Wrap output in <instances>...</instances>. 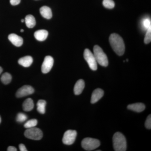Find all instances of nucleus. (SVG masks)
I'll use <instances>...</instances> for the list:
<instances>
[{"label":"nucleus","mask_w":151,"mask_h":151,"mask_svg":"<svg viewBox=\"0 0 151 151\" xmlns=\"http://www.w3.org/2000/svg\"><path fill=\"white\" fill-rule=\"evenodd\" d=\"M109 42L112 48L116 54L120 56L123 55L125 50V44L122 38L117 34L110 35Z\"/></svg>","instance_id":"1"},{"label":"nucleus","mask_w":151,"mask_h":151,"mask_svg":"<svg viewBox=\"0 0 151 151\" xmlns=\"http://www.w3.org/2000/svg\"><path fill=\"white\" fill-rule=\"evenodd\" d=\"M113 145L114 150L125 151L127 150V144L126 138L120 132H116L113 135Z\"/></svg>","instance_id":"2"},{"label":"nucleus","mask_w":151,"mask_h":151,"mask_svg":"<svg viewBox=\"0 0 151 151\" xmlns=\"http://www.w3.org/2000/svg\"><path fill=\"white\" fill-rule=\"evenodd\" d=\"M93 51L97 63L101 66L107 67L108 65V58L103 49L100 46L96 45L94 46Z\"/></svg>","instance_id":"3"},{"label":"nucleus","mask_w":151,"mask_h":151,"mask_svg":"<svg viewBox=\"0 0 151 151\" xmlns=\"http://www.w3.org/2000/svg\"><path fill=\"white\" fill-rule=\"evenodd\" d=\"M100 141L97 139L86 138L81 142V146L86 151H92L97 148L100 146Z\"/></svg>","instance_id":"4"},{"label":"nucleus","mask_w":151,"mask_h":151,"mask_svg":"<svg viewBox=\"0 0 151 151\" xmlns=\"http://www.w3.org/2000/svg\"><path fill=\"white\" fill-rule=\"evenodd\" d=\"M24 134L26 137L34 140H40L43 137L41 130L35 127L27 129L25 131Z\"/></svg>","instance_id":"5"},{"label":"nucleus","mask_w":151,"mask_h":151,"mask_svg":"<svg viewBox=\"0 0 151 151\" xmlns=\"http://www.w3.org/2000/svg\"><path fill=\"white\" fill-rule=\"evenodd\" d=\"M84 59L89 65V68L93 70H97V64L94 55L88 49H86L84 52Z\"/></svg>","instance_id":"6"},{"label":"nucleus","mask_w":151,"mask_h":151,"mask_svg":"<svg viewBox=\"0 0 151 151\" xmlns=\"http://www.w3.org/2000/svg\"><path fill=\"white\" fill-rule=\"evenodd\" d=\"M77 136V132L75 130H68L64 133L62 142L63 144L67 145H72L75 141Z\"/></svg>","instance_id":"7"},{"label":"nucleus","mask_w":151,"mask_h":151,"mask_svg":"<svg viewBox=\"0 0 151 151\" xmlns=\"http://www.w3.org/2000/svg\"><path fill=\"white\" fill-rule=\"evenodd\" d=\"M34 92V89L32 86L29 85H24L17 90L16 95L18 98H21L31 95Z\"/></svg>","instance_id":"8"},{"label":"nucleus","mask_w":151,"mask_h":151,"mask_svg":"<svg viewBox=\"0 0 151 151\" xmlns=\"http://www.w3.org/2000/svg\"><path fill=\"white\" fill-rule=\"evenodd\" d=\"M54 60L52 57L46 56L44 60L41 67V70L43 73H47L50 71L53 66Z\"/></svg>","instance_id":"9"},{"label":"nucleus","mask_w":151,"mask_h":151,"mask_svg":"<svg viewBox=\"0 0 151 151\" xmlns=\"http://www.w3.org/2000/svg\"><path fill=\"white\" fill-rule=\"evenodd\" d=\"M8 38L10 41L14 45L17 47H20L23 43L22 38L17 35L15 34H11L9 35Z\"/></svg>","instance_id":"10"},{"label":"nucleus","mask_w":151,"mask_h":151,"mask_svg":"<svg viewBox=\"0 0 151 151\" xmlns=\"http://www.w3.org/2000/svg\"><path fill=\"white\" fill-rule=\"evenodd\" d=\"M104 93L103 89L100 88L95 89L92 93L91 99V103L94 104L98 102L103 97Z\"/></svg>","instance_id":"11"},{"label":"nucleus","mask_w":151,"mask_h":151,"mask_svg":"<svg viewBox=\"0 0 151 151\" xmlns=\"http://www.w3.org/2000/svg\"><path fill=\"white\" fill-rule=\"evenodd\" d=\"M145 105L142 103H136L128 105L127 108L131 111L137 113L142 112L145 109Z\"/></svg>","instance_id":"12"},{"label":"nucleus","mask_w":151,"mask_h":151,"mask_svg":"<svg viewBox=\"0 0 151 151\" xmlns=\"http://www.w3.org/2000/svg\"><path fill=\"white\" fill-rule=\"evenodd\" d=\"M85 87V82L83 79H79L76 82L74 86V93L75 95H79L82 93Z\"/></svg>","instance_id":"13"},{"label":"nucleus","mask_w":151,"mask_h":151,"mask_svg":"<svg viewBox=\"0 0 151 151\" xmlns=\"http://www.w3.org/2000/svg\"><path fill=\"white\" fill-rule=\"evenodd\" d=\"M48 35V32L46 30L41 29L37 31L34 33L36 39L39 41L45 40Z\"/></svg>","instance_id":"14"},{"label":"nucleus","mask_w":151,"mask_h":151,"mask_svg":"<svg viewBox=\"0 0 151 151\" xmlns=\"http://www.w3.org/2000/svg\"><path fill=\"white\" fill-rule=\"evenodd\" d=\"M33 62V58L30 56H26L20 58L18 63L20 65L24 67H28L32 65Z\"/></svg>","instance_id":"15"},{"label":"nucleus","mask_w":151,"mask_h":151,"mask_svg":"<svg viewBox=\"0 0 151 151\" xmlns=\"http://www.w3.org/2000/svg\"><path fill=\"white\" fill-rule=\"evenodd\" d=\"M40 13L42 17L46 19H50L52 17V12L50 8L47 6H43L40 8Z\"/></svg>","instance_id":"16"},{"label":"nucleus","mask_w":151,"mask_h":151,"mask_svg":"<svg viewBox=\"0 0 151 151\" xmlns=\"http://www.w3.org/2000/svg\"><path fill=\"white\" fill-rule=\"evenodd\" d=\"M22 106L24 111L26 112L31 111L34 107L33 101L31 98H28L23 103Z\"/></svg>","instance_id":"17"},{"label":"nucleus","mask_w":151,"mask_h":151,"mask_svg":"<svg viewBox=\"0 0 151 151\" xmlns=\"http://www.w3.org/2000/svg\"><path fill=\"white\" fill-rule=\"evenodd\" d=\"M25 22L27 26L29 28L34 27L36 24L35 18L32 15H28L25 18Z\"/></svg>","instance_id":"18"},{"label":"nucleus","mask_w":151,"mask_h":151,"mask_svg":"<svg viewBox=\"0 0 151 151\" xmlns=\"http://www.w3.org/2000/svg\"><path fill=\"white\" fill-rule=\"evenodd\" d=\"M46 102L45 100H39L37 104V111L41 114H43L45 112V107H46Z\"/></svg>","instance_id":"19"},{"label":"nucleus","mask_w":151,"mask_h":151,"mask_svg":"<svg viewBox=\"0 0 151 151\" xmlns=\"http://www.w3.org/2000/svg\"><path fill=\"white\" fill-rule=\"evenodd\" d=\"M12 76L9 73L6 72L4 73L1 77V80L3 84H8L12 81Z\"/></svg>","instance_id":"20"},{"label":"nucleus","mask_w":151,"mask_h":151,"mask_svg":"<svg viewBox=\"0 0 151 151\" xmlns=\"http://www.w3.org/2000/svg\"><path fill=\"white\" fill-rule=\"evenodd\" d=\"M37 121L36 119H32L27 121L24 124V127L26 129H29V128H33L37 125Z\"/></svg>","instance_id":"21"},{"label":"nucleus","mask_w":151,"mask_h":151,"mask_svg":"<svg viewBox=\"0 0 151 151\" xmlns=\"http://www.w3.org/2000/svg\"><path fill=\"white\" fill-rule=\"evenodd\" d=\"M151 20L149 18L143 19L142 22V27L145 30H147L151 27Z\"/></svg>","instance_id":"22"},{"label":"nucleus","mask_w":151,"mask_h":151,"mask_svg":"<svg viewBox=\"0 0 151 151\" xmlns=\"http://www.w3.org/2000/svg\"><path fill=\"white\" fill-rule=\"evenodd\" d=\"M103 4L105 8L108 9H113L115 6L113 0H103Z\"/></svg>","instance_id":"23"},{"label":"nucleus","mask_w":151,"mask_h":151,"mask_svg":"<svg viewBox=\"0 0 151 151\" xmlns=\"http://www.w3.org/2000/svg\"><path fill=\"white\" fill-rule=\"evenodd\" d=\"M27 119V116L24 113H19L17 116L16 121L19 123H23L26 121Z\"/></svg>","instance_id":"24"},{"label":"nucleus","mask_w":151,"mask_h":151,"mask_svg":"<svg viewBox=\"0 0 151 151\" xmlns=\"http://www.w3.org/2000/svg\"><path fill=\"white\" fill-rule=\"evenodd\" d=\"M151 27L147 30L146 33L144 42L145 44H148L151 42Z\"/></svg>","instance_id":"25"},{"label":"nucleus","mask_w":151,"mask_h":151,"mask_svg":"<svg viewBox=\"0 0 151 151\" xmlns=\"http://www.w3.org/2000/svg\"><path fill=\"white\" fill-rule=\"evenodd\" d=\"M145 126L146 128L147 129H151V115L150 114L147 119L145 123Z\"/></svg>","instance_id":"26"},{"label":"nucleus","mask_w":151,"mask_h":151,"mask_svg":"<svg viewBox=\"0 0 151 151\" xmlns=\"http://www.w3.org/2000/svg\"><path fill=\"white\" fill-rule=\"evenodd\" d=\"M21 0H10L11 5L13 6H16L19 4L20 3Z\"/></svg>","instance_id":"27"},{"label":"nucleus","mask_w":151,"mask_h":151,"mask_svg":"<svg viewBox=\"0 0 151 151\" xmlns=\"http://www.w3.org/2000/svg\"><path fill=\"white\" fill-rule=\"evenodd\" d=\"M19 148L20 151H27V150L26 147L24 145L22 144H20L19 145Z\"/></svg>","instance_id":"28"},{"label":"nucleus","mask_w":151,"mask_h":151,"mask_svg":"<svg viewBox=\"0 0 151 151\" xmlns=\"http://www.w3.org/2000/svg\"><path fill=\"white\" fill-rule=\"evenodd\" d=\"M17 150L16 148L13 146H9L7 149L8 151H17Z\"/></svg>","instance_id":"29"},{"label":"nucleus","mask_w":151,"mask_h":151,"mask_svg":"<svg viewBox=\"0 0 151 151\" xmlns=\"http://www.w3.org/2000/svg\"><path fill=\"white\" fill-rule=\"evenodd\" d=\"M2 71H3L2 68V67H1V66H0V75H1V73H2Z\"/></svg>","instance_id":"30"},{"label":"nucleus","mask_w":151,"mask_h":151,"mask_svg":"<svg viewBox=\"0 0 151 151\" xmlns=\"http://www.w3.org/2000/svg\"><path fill=\"white\" fill-rule=\"evenodd\" d=\"M25 22L24 19H22L21 22Z\"/></svg>","instance_id":"31"},{"label":"nucleus","mask_w":151,"mask_h":151,"mask_svg":"<svg viewBox=\"0 0 151 151\" xmlns=\"http://www.w3.org/2000/svg\"><path fill=\"white\" fill-rule=\"evenodd\" d=\"M24 31V29H21V32H23Z\"/></svg>","instance_id":"32"},{"label":"nucleus","mask_w":151,"mask_h":151,"mask_svg":"<svg viewBox=\"0 0 151 151\" xmlns=\"http://www.w3.org/2000/svg\"><path fill=\"white\" fill-rule=\"evenodd\" d=\"M1 116H0V124H1Z\"/></svg>","instance_id":"33"}]
</instances>
